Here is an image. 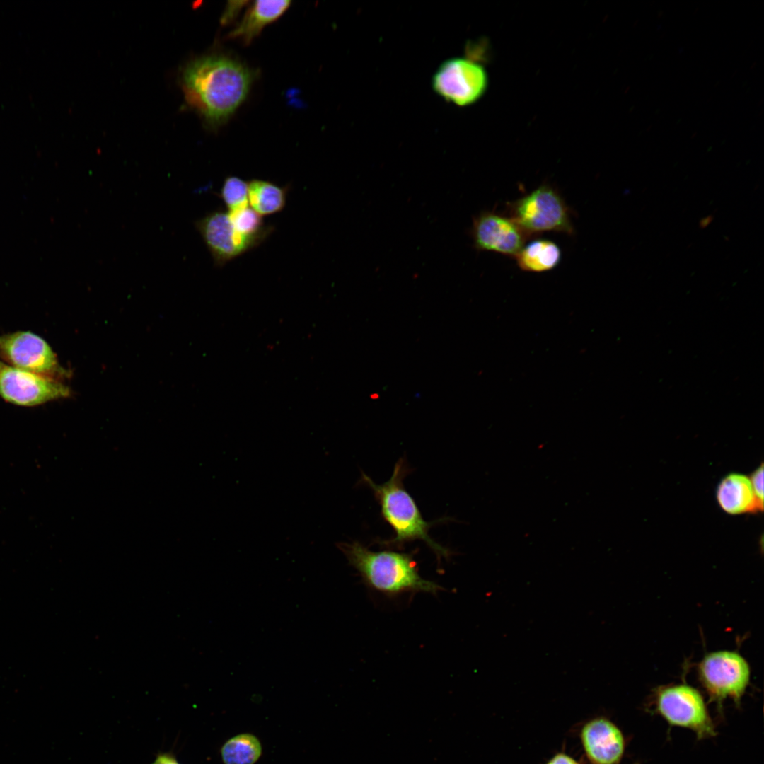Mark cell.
Segmentation results:
<instances>
[{
  "label": "cell",
  "mask_w": 764,
  "mask_h": 764,
  "mask_svg": "<svg viewBox=\"0 0 764 764\" xmlns=\"http://www.w3.org/2000/svg\"><path fill=\"white\" fill-rule=\"evenodd\" d=\"M187 102L212 127L224 123L246 98L253 74L224 55L195 59L182 72Z\"/></svg>",
  "instance_id": "obj_1"
},
{
  "label": "cell",
  "mask_w": 764,
  "mask_h": 764,
  "mask_svg": "<svg viewBox=\"0 0 764 764\" xmlns=\"http://www.w3.org/2000/svg\"><path fill=\"white\" fill-rule=\"evenodd\" d=\"M368 587L388 596L403 593L436 594L441 587L423 579L412 554L371 551L357 541L338 545Z\"/></svg>",
  "instance_id": "obj_2"
},
{
  "label": "cell",
  "mask_w": 764,
  "mask_h": 764,
  "mask_svg": "<svg viewBox=\"0 0 764 764\" xmlns=\"http://www.w3.org/2000/svg\"><path fill=\"white\" fill-rule=\"evenodd\" d=\"M405 461L395 463L392 476L383 484L378 485L362 473L363 482L369 486L378 500L384 520L393 528L395 536L386 545L402 546L408 541L422 540L436 553L437 558H447L448 549L439 545L429 535V530L436 522L426 521L415 500L404 487L403 481L407 475Z\"/></svg>",
  "instance_id": "obj_3"
},
{
  "label": "cell",
  "mask_w": 764,
  "mask_h": 764,
  "mask_svg": "<svg viewBox=\"0 0 764 764\" xmlns=\"http://www.w3.org/2000/svg\"><path fill=\"white\" fill-rule=\"evenodd\" d=\"M649 712L662 717L669 726L691 730L698 740L716 736V725L705 699L688 684H674L656 688L649 702Z\"/></svg>",
  "instance_id": "obj_4"
},
{
  "label": "cell",
  "mask_w": 764,
  "mask_h": 764,
  "mask_svg": "<svg viewBox=\"0 0 764 764\" xmlns=\"http://www.w3.org/2000/svg\"><path fill=\"white\" fill-rule=\"evenodd\" d=\"M508 207L509 217L530 237L545 231L574 232L569 208L548 185L539 186Z\"/></svg>",
  "instance_id": "obj_5"
},
{
  "label": "cell",
  "mask_w": 764,
  "mask_h": 764,
  "mask_svg": "<svg viewBox=\"0 0 764 764\" xmlns=\"http://www.w3.org/2000/svg\"><path fill=\"white\" fill-rule=\"evenodd\" d=\"M699 680L710 700L722 714L724 700L731 698L739 707L750 681L751 671L746 660L733 651L707 654L698 666Z\"/></svg>",
  "instance_id": "obj_6"
},
{
  "label": "cell",
  "mask_w": 764,
  "mask_h": 764,
  "mask_svg": "<svg viewBox=\"0 0 764 764\" xmlns=\"http://www.w3.org/2000/svg\"><path fill=\"white\" fill-rule=\"evenodd\" d=\"M434 91L448 102L466 106L477 102L488 86L487 74L478 62L453 57L441 64L432 81Z\"/></svg>",
  "instance_id": "obj_7"
},
{
  "label": "cell",
  "mask_w": 764,
  "mask_h": 764,
  "mask_svg": "<svg viewBox=\"0 0 764 764\" xmlns=\"http://www.w3.org/2000/svg\"><path fill=\"white\" fill-rule=\"evenodd\" d=\"M71 395L69 387L59 379L22 370L0 360V396L8 403L33 407Z\"/></svg>",
  "instance_id": "obj_8"
},
{
  "label": "cell",
  "mask_w": 764,
  "mask_h": 764,
  "mask_svg": "<svg viewBox=\"0 0 764 764\" xmlns=\"http://www.w3.org/2000/svg\"><path fill=\"white\" fill-rule=\"evenodd\" d=\"M0 357L13 367L58 379L67 376L50 345L30 331L0 335Z\"/></svg>",
  "instance_id": "obj_9"
},
{
  "label": "cell",
  "mask_w": 764,
  "mask_h": 764,
  "mask_svg": "<svg viewBox=\"0 0 764 764\" xmlns=\"http://www.w3.org/2000/svg\"><path fill=\"white\" fill-rule=\"evenodd\" d=\"M201 235L217 267L257 247L269 236H246L233 224L227 211L216 210L196 221Z\"/></svg>",
  "instance_id": "obj_10"
},
{
  "label": "cell",
  "mask_w": 764,
  "mask_h": 764,
  "mask_svg": "<svg viewBox=\"0 0 764 764\" xmlns=\"http://www.w3.org/2000/svg\"><path fill=\"white\" fill-rule=\"evenodd\" d=\"M470 235L474 248L515 257L530 237L512 219L482 211L473 219Z\"/></svg>",
  "instance_id": "obj_11"
},
{
  "label": "cell",
  "mask_w": 764,
  "mask_h": 764,
  "mask_svg": "<svg viewBox=\"0 0 764 764\" xmlns=\"http://www.w3.org/2000/svg\"><path fill=\"white\" fill-rule=\"evenodd\" d=\"M579 736L586 759L590 764H620L627 740L611 719L598 716L586 721Z\"/></svg>",
  "instance_id": "obj_12"
},
{
  "label": "cell",
  "mask_w": 764,
  "mask_h": 764,
  "mask_svg": "<svg viewBox=\"0 0 764 764\" xmlns=\"http://www.w3.org/2000/svg\"><path fill=\"white\" fill-rule=\"evenodd\" d=\"M716 497L721 509L730 515L756 513L763 509L749 477L743 474L734 473L725 476L718 485Z\"/></svg>",
  "instance_id": "obj_13"
},
{
  "label": "cell",
  "mask_w": 764,
  "mask_h": 764,
  "mask_svg": "<svg viewBox=\"0 0 764 764\" xmlns=\"http://www.w3.org/2000/svg\"><path fill=\"white\" fill-rule=\"evenodd\" d=\"M289 1H257L242 21L228 33L230 38H241L250 43L267 24L277 19L289 7Z\"/></svg>",
  "instance_id": "obj_14"
},
{
  "label": "cell",
  "mask_w": 764,
  "mask_h": 764,
  "mask_svg": "<svg viewBox=\"0 0 764 764\" xmlns=\"http://www.w3.org/2000/svg\"><path fill=\"white\" fill-rule=\"evenodd\" d=\"M561 256V250L555 243L547 239H536L524 245L514 257L522 270L543 272L558 265Z\"/></svg>",
  "instance_id": "obj_15"
},
{
  "label": "cell",
  "mask_w": 764,
  "mask_h": 764,
  "mask_svg": "<svg viewBox=\"0 0 764 764\" xmlns=\"http://www.w3.org/2000/svg\"><path fill=\"white\" fill-rule=\"evenodd\" d=\"M288 186L254 178L248 182L249 206L260 216L281 212L286 202Z\"/></svg>",
  "instance_id": "obj_16"
},
{
  "label": "cell",
  "mask_w": 764,
  "mask_h": 764,
  "mask_svg": "<svg viewBox=\"0 0 764 764\" xmlns=\"http://www.w3.org/2000/svg\"><path fill=\"white\" fill-rule=\"evenodd\" d=\"M221 752L224 764H254L261 756L262 747L256 736L241 734L228 740Z\"/></svg>",
  "instance_id": "obj_17"
},
{
  "label": "cell",
  "mask_w": 764,
  "mask_h": 764,
  "mask_svg": "<svg viewBox=\"0 0 764 764\" xmlns=\"http://www.w3.org/2000/svg\"><path fill=\"white\" fill-rule=\"evenodd\" d=\"M228 213L234 226L244 235L251 236H270L274 230L272 226L265 225L262 216L257 214L250 206L228 212Z\"/></svg>",
  "instance_id": "obj_18"
},
{
  "label": "cell",
  "mask_w": 764,
  "mask_h": 764,
  "mask_svg": "<svg viewBox=\"0 0 764 764\" xmlns=\"http://www.w3.org/2000/svg\"><path fill=\"white\" fill-rule=\"evenodd\" d=\"M220 197L228 212L249 206L248 182L238 176H227L222 184Z\"/></svg>",
  "instance_id": "obj_19"
},
{
  "label": "cell",
  "mask_w": 764,
  "mask_h": 764,
  "mask_svg": "<svg viewBox=\"0 0 764 764\" xmlns=\"http://www.w3.org/2000/svg\"><path fill=\"white\" fill-rule=\"evenodd\" d=\"M749 478L758 500L763 505V465L756 469Z\"/></svg>",
  "instance_id": "obj_20"
},
{
  "label": "cell",
  "mask_w": 764,
  "mask_h": 764,
  "mask_svg": "<svg viewBox=\"0 0 764 764\" xmlns=\"http://www.w3.org/2000/svg\"><path fill=\"white\" fill-rule=\"evenodd\" d=\"M248 1H229L221 17V23L228 24L238 13L244 4Z\"/></svg>",
  "instance_id": "obj_21"
},
{
  "label": "cell",
  "mask_w": 764,
  "mask_h": 764,
  "mask_svg": "<svg viewBox=\"0 0 764 764\" xmlns=\"http://www.w3.org/2000/svg\"><path fill=\"white\" fill-rule=\"evenodd\" d=\"M545 764H580L572 756L564 752L553 755Z\"/></svg>",
  "instance_id": "obj_22"
},
{
  "label": "cell",
  "mask_w": 764,
  "mask_h": 764,
  "mask_svg": "<svg viewBox=\"0 0 764 764\" xmlns=\"http://www.w3.org/2000/svg\"><path fill=\"white\" fill-rule=\"evenodd\" d=\"M152 764H180L176 758L170 753H161L158 755Z\"/></svg>",
  "instance_id": "obj_23"
},
{
  "label": "cell",
  "mask_w": 764,
  "mask_h": 764,
  "mask_svg": "<svg viewBox=\"0 0 764 764\" xmlns=\"http://www.w3.org/2000/svg\"><path fill=\"white\" fill-rule=\"evenodd\" d=\"M633 764H641V763L640 762H635Z\"/></svg>",
  "instance_id": "obj_24"
}]
</instances>
